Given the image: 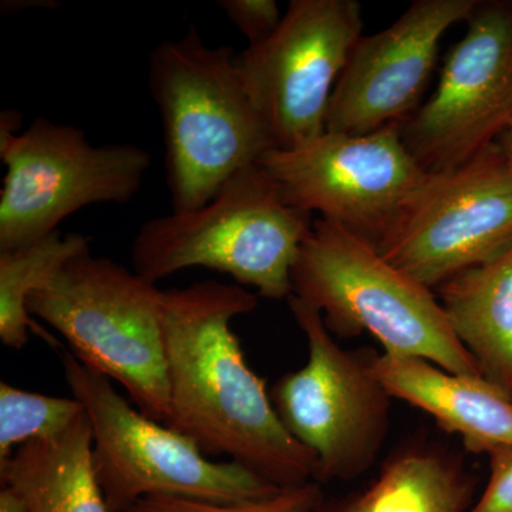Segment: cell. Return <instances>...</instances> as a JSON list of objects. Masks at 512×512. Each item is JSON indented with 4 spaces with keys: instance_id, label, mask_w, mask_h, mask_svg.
I'll list each match as a JSON object with an SVG mask.
<instances>
[{
    "instance_id": "obj_11",
    "label": "cell",
    "mask_w": 512,
    "mask_h": 512,
    "mask_svg": "<svg viewBox=\"0 0 512 512\" xmlns=\"http://www.w3.org/2000/svg\"><path fill=\"white\" fill-rule=\"evenodd\" d=\"M362 30L356 0H292L274 35L237 56L275 148L288 150L325 133L333 90Z\"/></svg>"
},
{
    "instance_id": "obj_24",
    "label": "cell",
    "mask_w": 512,
    "mask_h": 512,
    "mask_svg": "<svg viewBox=\"0 0 512 512\" xmlns=\"http://www.w3.org/2000/svg\"><path fill=\"white\" fill-rule=\"evenodd\" d=\"M497 144L500 147L501 153H503L505 161H507L508 167L512 171V124L503 136L500 137V140L497 141Z\"/></svg>"
},
{
    "instance_id": "obj_5",
    "label": "cell",
    "mask_w": 512,
    "mask_h": 512,
    "mask_svg": "<svg viewBox=\"0 0 512 512\" xmlns=\"http://www.w3.org/2000/svg\"><path fill=\"white\" fill-rule=\"evenodd\" d=\"M164 293L134 269L87 251L30 295L28 311L57 330L80 362L120 383L141 413L168 427Z\"/></svg>"
},
{
    "instance_id": "obj_23",
    "label": "cell",
    "mask_w": 512,
    "mask_h": 512,
    "mask_svg": "<svg viewBox=\"0 0 512 512\" xmlns=\"http://www.w3.org/2000/svg\"><path fill=\"white\" fill-rule=\"evenodd\" d=\"M0 512H26L22 500L8 487L0 490Z\"/></svg>"
},
{
    "instance_id": "obj_22",
    "label": "cell",
    "mask_w": 512,
    "mask_h": 512,
    "mask_svg": "<svg viewBox=\"0 0 512 512\" xmlns=\"http://www.w3.org/2000/svg\"><path fill=\"white\" fill-rule=\"evenodd\" d=\"M490 478L467 512H512V450L490 454Z\"/></svg>"
},
{
    "instance_id": "obj_3",
    "label": "cell",
    "mask_w": 512,
    "mask_h": 512,
    "mask_svg": "<svg viewBox=\"0 0 512 512\" xmlns=\"http://www.w3.org/2000/svg\"><path fill=\"white\" fill-rule=\"evenodd\" d=\"M292 289L318 309L333 335L369 333L384 353L421 357L458 375H481L437 295L335 222L313 220L292 268Z\"/></svg>"
},
{
    "instance_id": "obj_14",
    "label": "cell",
    "mask_w": 512,
    "mask_h": 512,
    "mask_svg": "<svg viewBox=\"0 0 512 512\" xmlns=\"http://www.w3.org/2000/svg\"><path fill=\"white\" fill-rule=\"evenodd\" d=\"M373 375L394 399L430 414L468 451L512 450V396L483 375H458L421 357L370 355Z\"/></svg>"
},
{
    "instance_id": "obj_1",
    "label": "cell",
    "mask_w": 512,
    "mask_h": 512,
    "mask_svg": "<svg viewBox=\"0 0 512 512\" xmlns=\"http://www.w3.org/2000/svg\"><path fill=\"white\" fill-rule=\"evenodd\" d=\"M258 306L241 285L195 282L164 293L163 328L170 386V429L205 456H225L278 487L315 480L316 458L285 429L249 367L237 316Z\"/></svg>"
},
{
    "instance_id": "obj_19",
    "label": "cell",
    "mask_w": 512,
    "mask_h": 512,
    "mask_svg": "<svg viewBox=\"0 0 512 512\" xmlns=\"http://www.w3.org/2000/svg\"><path fill=\"white\" fill-rule=\"evenodd\" d=\"M84 414L76 397H55L0 383V464L23 444L50 439Z\"/></svg>"
},
{
    "instance_id": "obj_7",
    "label": "cell",
    "mask_w": 512,
    "mask_h": 512,
    "mask_svg": "<svg viewBox=\"0 0 512 512\" xmlns=\"http://www.w3.org/2000/svg\"><path fill=\"white\" fill-rule=\"evenodd\" d=\"M0 121V251L33 244L93 204H126L151 156L134 144L94 146L83 128L37 117L22 133Z\"/></svg>"
},
{
    "instance_id": "obj_10",
    "label": "cell",
    "mask_w": 512,
    "mask_h": 512,
    "mask_svg": "<svg viewBox=\"0 0 512 512\" xmlns=\"http://www.w3.org/2000/svg\"><path fill=\"white\" fill-rule=\"evenodd\" d=\"M258 164L288 207L318 212L375 248L426 175L400 124L362 136L325 131L298 147L272 148Z\"/></svg>"
},
{
    "instance_id": "obj_8",
    "label": "cell",
    "mask_w": 512,
    "mask_h": 512,
    "mask_svg": "<svg viewBox=\"0 0 512 512\" xmlns=\"http://www.w3.org/2000/svg\"><path fill=\"white\" fill-rule=\"evenodd\" d=\"M308 340V360L272 387L276 414L316 458L318 483L353 480L375 463L389 430L390 394L373 375L370 356L340 348L318 309L289 296Z\"/></svg>"
},
{
    "instance_id": "obj_15",
    "label": "cell",
    "mask_w": 512,
    "mask_h": 512,
    "mask_svg": "<svg viewBox=\"0 0 512 512\" xmlns=\"http://www.w3.org/2000/svg\"><path fill=\"white\" fill-rule=\"evenodd\" d=\"M0 480L26 512H111L94 471L86 410L59 436L19 447L0 464Z\"/></svg>"
},
{
    "instance_id": "obj_20",
    "label": "cell",
    "mask_w": 512,
    "mask_h": 512,
    "mask_svg": "<svg viewBox=\"0 0 512 512\" xmlns=\"http://www.w3.org/2000/svg\"><path fill=\"white\" fill-rule=\"evenodd\" d=\"M322 505L318 481L282 488L262 500L244 503H210L185 498L151 497L141 500L127 512H316Z\"/></svg>"
},
{
    "instance_id": "obj_12",
    "label": "cell",
    "mask_w": 512,
    "mask_h": 512,
    "mask_svg": "<svg viewBox=\"0 0 512 512\" xmlns=\"http://www.w3.org/2000/svg\"><path fill=\"white\" fill-rule=\"evenodd\" d=\"M433 94L400 124L421 170L446 173L497 144L512 124V3L478 2Z\"/></svg>"
},
{
    "instance_id": "obj_2",
    "label": "cell",
    "mask_w": 512,
    "mask_h": 512,
    "mask_svg": "<svg viewBox=\"0 0 512 512\" xmlns=\"http://www.w3.org/2000/svg\"><path fill=\"white\" fill-rule=\"evenodd\" d=\"M148 84L163 123L174 212L204 207L229 178L275 148L234 50L205 45L194 26L151 52Z\"/></svg>"
},
{
    "instance_id": "obj_4",
    "label": "cell",
    "mask_w": 512,
    "mask_h": 512,
    "mask_svg": "<svg viewBox=\"0 0 512 512\" xmlns=\"http://www.w3.org/2000/svg\"><path fill=\"white\" fill-rule=\"evenodd\" d=\"M312 222L311 214L282 202L261 165H249L204 207L141 225L131 261L154 284L184 269L207 268L264 298L288 299L292 268Z\"/></svg>"
},
{
    "instance_id": "obj_9",
    "label": "cell",
    "mask_w": 512,
    "mask_h": 512,
    "mask_svg": "<svg viewBox=\"0 0 512 512\" xmlns=\"http://www.w3.org/2000/svg\"><path fill=\"white\" fill-rule=\"evenodd\" d=\"M512 247V171L498 144L456 170L424 175L376 249L437 289Z\"/></svg>"
},
{
    "instance_id": "obj_18",
    "label": "cell",
    "mask_w": 512,
    "mask_h": 512,
    "mask_svg": "<svg viewBox=\"0 0 512 512\" xmlns=\"http://www.w3.org/2000/svg\"><path fill=\"white\" fill-rule=\"evenodd\" d=\"M87 251H92L87 235L59 231L25 247L0 251V342L6 348L22 349L30 330L57 345L30 316L28 301L33 292L52 284L64 266Z\"/></svg>"
},
{
    "instance_id": "obj_13",
    "label": "cell",
    "mask_w": 512,
    "mask_h": 512,
    "mask_svg": "<svg viewBox=\"0 0 512 512\" xmlns=\"http://www.w3.org/2000/svg\"><path fill=\"white\" fill-rule=\"evenodd\" d=\"M477 5L414 0L392 25L360 37L333 90L326 131L362 136L409 119L436 70L441 39Z\"/></svg>"
},
{
    "instance_id": "obj_16",
    "label": "cell",
    "mask_w": 512,
    "mask_h": 512,
    "mask_svg": "<svg viewBox=\"0 0 512 512\" xmlns=\"http://www.w3.org/2000/svg\"><path fill=\"white\" fill-rule=\"evenodd\" d=\"M437 298L481 375L512 396V247L444 282Z\"/></svg>"
},
{
    "instance_id": "obj_6",
    "label": "cell",
    "mask_w": 512,
    "mask_h": 512,
    "mask_svg": "<svg viewBox=\"0 0 512 512\" xmlns=\"http://www.w3.org/2000/svg\"><path fill=\"white\" fill-rule=\"evenodd\" d=\"M63 375L83 404L93 433V464L111 512L151 497L244 503L281 487L234 461H212L190 437L150 419L124 399L113 380L63 350Z\"/></svg>"
},
{
    "instance_id": "obj_17",
    "label": "cell",
    "mask_w": 512,
    "mask_h": 512,
    "mask_svg": "<svg viewBox=\"0 0 512 512\" xmlns=\"http://www.w3.org/2000/svg\"><path fill=\"white\" fill-rule=\"evenodd\" d=\"M471 491L470 477L453 458L429 448H404L365 491L329 512H467Z\"/></svg>"
},
{
    "instance_id": "obj_21",
    "label": "cell",
    "mask_w": 512,
    "mask_h": 512,
    "mask_svg": "<svg viewBox=\"0 0 512 512\" xmlns=\"http://www.w3.org/2000/svg\"><path fill=\"white\" fill-rule=\"evenodd\" d=\"M217 5L247 37L249 46L261 45L274 35L284 18L275 0H218Z\"/></svg>"
}]
</instances>
